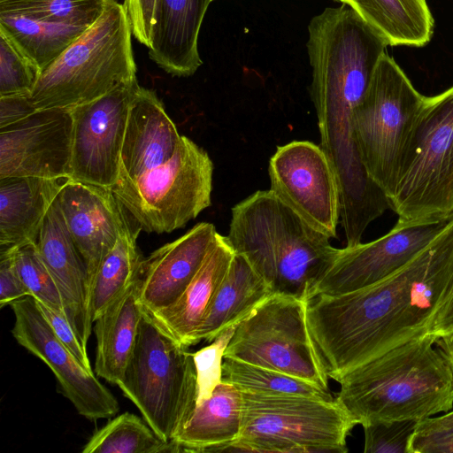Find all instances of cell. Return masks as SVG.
I'll return each instance as SVG.
<instances>
[{
    "label": "cell",
    "mask_w": 453,
    "mask_h": 453,
    "mask_svg": "<svg viewBox=\"0 0 453 453\" xmlns=\"http://www.w3.org/2000/svg\"><path fill=\"white\" fill-rule=\"evenodd\" d=\"M409 453H453V433L420 435L414 433Z\"/></svg>",
    "instance_id": "obj_40"
},
{
    "label": "cell",
    "mask_w": 453,
    "mask_h": 453,
    "mask_svg": "<svg viewBox=\"0 0 453 453\" xmlns=\"http://www.w3.org/2000/svg\"><path fill=\"white\" fill-rule=\"evenodd\" d=\"M222 381L242 391L267 395H303L327 401L335 397L310 381L289 374L231 358H224Z\"/></svg>",
    "instance_id": "obj_30"
},
{
    "label": "cell",
    "mask_w": 453,
    "mask_h": 453,
    "mask_svg": "<svg viewBox=\"0 0 453 453\" xmlns=\"http://www.w3.org/2000/svg\"><path fill=\"white\" fill-rule=\"evenodd\" d=\"M453 333V289L433 316L428 334L435 337Z\"/></svg>",
    "instance_id": "obj_41"
},
{
    "label": "cell",
    "mask_w": 453,
    "mask_h": 453,
    "mask_svg": "<svg viewBox=\"0 0 453 453\" xmlns=\"http://www.w3.org/2000/svg\"><path fill=\"white\" fill-rule=\"evenodd\" d=\"M218 232L201 222L143 258L140 273V301L148 312L173 304L200 269Z\"/></svg>",
    "instance_id": "obj_17"
},
{
    "label": "cell",
    "mask_w": 453,
    "mask_h": 453,
    "mask_svg": "<svg viewBox=\"0 0 453 453\" xmlns=\"http://www.w3.org/2000/svg\"><path fill=\"white\" fill-rule=\"evenodd\" d=\"M36 303L58 338L84 367L93 371L87 354V348L82 345L66 315L43 303L36 301Z\"/></svg>",
    "instance_id": "obj_36"
},
{
    "label": "cell",
    "mask_w": 453,
    "mask_h": 453,
    "mask_svg": "<svg viewBox=\"0 0 453 453\" xmlns=\"http://www.w3.org/2000/svg\"><path fill=\"white\" fill-rule=\"evenodd\" d=\"M137 80L71 109L73 142L67 180L112 188L119 178L120 155L129 106Z\"/></svg>",
    "instance_id": "obj_13"
},
{
    "label": "cell",
    "mask_w": 453,
    "mask_h": 453,
    "mask_svg": "<svg viewBox=\"0 0 453 453\" xmlns=\"http://www.w3.org/2000/svg\"><path fill=\"white\" fill-rule=\"evenodd\" d=\"M106 3L107 0H3L0 12L54 24L89 27L101 16Z\"/></svg>",
    "instance_id": "obj_31"
},
{
    "label": "cell",
    "mask_w": 453,
    "mask_h": 453,
    "mask_svg": "<svg viewBox=\"0 0 453 453\" xmlns=\"http://www.w3.org/2000/svg\"><path fill=\"white\" fill-rule=\"evenodd\" d=\"M235 327L219 335L210 345L193 353L197 380L196 405L210 398L222 382L224 353Z\"/></svg>",
    "instance_id": "obj_34"
},
{
    "label": "cell",
    "mask_w": 453,
    "mask_h": 453,
    "mask_svg": "<svg viewBox=\"0 0 453 453\" xmlns=\"http://www.w3.org/2000/svg\"><path fill=\"white\" fill-rule=\"evenodd\" d=\"M159 0H124L134 38L142 45L151 47Z\"/></svg>",
    "instance_id": "obj_37"
},
{
    "label": "cell",
    "mask_w": 453,
    "mask_h": 453,
    "mask_svg": "<svg viewBox=\"0 0 453 453\" xmlns=\"http://www.w3.org/2000/svg\"><path fill=\"white\" fill-rule=\"evenodd\" d=\"M132 28L123 4L107 0L101 16L40 74L36 110L72 109L136 79Z\"/></svg>",
    "instance_id": "obj_4"
},
{
    "label": "cell",
    "mask_w": 453,
    "mask_h": 453,
    "mask_svg": "<svg viewBox=\"0 0 453 453\" xmlns=\"http://www.w3.org/2000/svg\"><path fill=\"white\" fill-rule=\"evenodd\" d=\"M426 99L385 52L355 110L354 139L360 160L388 200L413 150Z\"/></svg>",
    "instance_id": "obj_5"
},
{
    "label": "cell",
    "mask_w": 453,
    "mask_h": 453,
    "mask_svg": "<svg viewBox=\"0 0 453 453\" xmlns=\"http://www.w3.org/2000/svg\"><path fill=\"white\" fill-rule=\"evenodd\" d=\"M0 1H3V0H0Z\"/></svg>",
    "instance_id": "obj_45"
},
{
    "label": "cell",
    "mask_w": 453,
    "mask_h": 453,
    "mask_svg": "<svg viewBox=\"0 0 453 453\" xmlns=\"http://www.w3.org/2000/svg\"><path fill=\"white\" fill-rule=\"evenodd\" d=\"M7 251L12 252L14 267L30 296L36 301L65 313L59 289L42 261L35 242H29Z\"/></svg>",
    "instance_id": "obj_32"
},
{
    "label": "cell",
    "mask_w": 453,
    "mask_h": 453,
    "mask_svg": "<svg viewBox=\"0 0 453 453\" xmlns=\"http://www.w3.org/2000/svg\"><path fill=\"white\" fill-rule=\"evenodd\" d=\"M273 294L265 280L242 255L234 254L222 282L211 298L194 343L211 342L235 327Z\"/></svg>",
    "instance_id": "obj_24"
},
{
    "label": "cell",
    "mask_w": 453,
    "mask_h": 453,
    "mask_svg": "<svg viewBox=\"0 0 453 453\" xmlns=\"http://www.w3.org/2000/svg\"><path fill=\"white\" fill-rule=\"evenodd\" d=\"M10 306L14 314L12 336L48 365L78 413L91 421L114 416L119 410L115 396L58 338L35 299L28 296Z\"/></svg>",
    "instance_id": "obj_14"
},
{
    "label": "cell",
    "mask_w": 453,
    "mask_h": 453,
    "mask_svg": "<svg viewBox=\"0 0 453 453\" xmlns=\"http://www.w3.org/2000/svg\"><path fill=\"white\" fill-rule=\"evenodd\" d=\"M28 296L30 293L14 267L12 252H0V307Z\"/></svg>",
    "instance_id": "obj_38"
},
{
    "label": "cell",
    "mask_w": 453,
    "mask_h": 453,
    "mask_svg": "<svg viewBox=\"0 0 453 453\" xmlns=\"http://www.w3.org/2000/svg\"><path fill=\"white\" fill-rule=\"evenodd\" d=\"M88 27L54 24L0 12V31L7 35L41 73Z\"/></svg>",
    "instance_id": "obj_28"
},
{
    "label": "cell",
    "mask_w": 453,
    "mask_h": 453,
    "mask_svg": "<svg viewBox=\"0 0 453 453\" xmlns=\"http://www.w3.org/2000/svg\"><path fill=\"white\" fill-rule=\"evenodd\" d=\"M57 198L68 231L86 265L89 298L101 261L119 236L135 223L111 188L65 180Z\"/></svg>",
    "instance_id": "obj_16"
},
{
    "label": "cell",
    "mask_w": 453,
    "mask_h": 453,
    "mask_svg": "<svg viewBox=\"0 0 453 453\" xmlns=\"http://www.w3.org/2000/svg\"><path fill=\"white\" fill-rule=\"evenodd\" d=\"M390 46L426 45L434 18L426 0H344Z\"/></svg>",
    "instance_id": "obj_26"
},
{
    "label": "cell",
    "mask_w": 453,
    "mask_h": 453,
    "mask_svg": "<svg viewBox=\"0 0 453 453\" xmlns=\"http://www.w3.org/2000/svg\"><path fill=\"white\" fill-rule=\"evenodd\" d=\"M388 203L403 220L453 218V86L426 96L413 150Z\"/></svg>",
    "instance_id": "obj_9"
},
{
    "label": "cell",
    "mask_w": 453,
    "mask_h": 453,
    "mask_svg": "<svg viewBox=\"0 0 453 453\" xmlns=\"http://www.w3.org/2000/svg\"><path fill=\"white\" fill-rule=\"evenodd\" d=\"M452 219L424 221L398 219L381 237L339 249L334 260L315 285L311 299L321 295L351 292L389 277L428 246Z\"/></svg>",
    "instance_id": "obj_12"
},
{
    "label": "cell",
    "mask_w": 453,
    "mask_h": 453,
    "mask_svg": "<svg viewBox=\"0 0 453 453\" xmlns=\"http://www.w3.org/2000/svg\"><path fill=\"white\" fill-rule=\"evenodd\" d=\"M242 391L222 381L210 398L197 404L182 430L173 440L180 452H222L241 432Z\"/></svg>",
    "instance_id": "obj_25"
},
{
    "label": "cell",
    "mask_w": 453,
    "mask_h": 453,
    "mask_svg": "<svg viewBox=\"0 0 453 453\" xmlns=\"http://www.w3.org/2000/svg\"><path fill=\"white\" fill-rule=\"evenodd\" d=\"M73 142L71 109L37 110L0 128V179L67 180Z\"/></svg>",
    "instance_id": "obj_15"
},
{
    "label": "cell",
    "mask_w": 453,
    "mask_h": 453,
    "mask_svg": "<svg viewBox=\"0 0 453 453\" xmlns=\"http://www.w3.org/2000/svg\"><path fill=\"white\" fill-rule=\"evenodd\" d=\"M435 346L444 357L453 375V333L435 337Z\"/></svg>",
    "instance_id": "obj_43"
},
{
    "label": "cell",
    "mask_w": 453,
    "mask_h": 453,
    "mask_svg": "<svg viewBox=\"0 0 453 453\" xmlns=\"http://www.w3.org/2000/svg\"><path fill=\"white\" fill-rule=\"evenodd\" d=\"M35 245L59 289L65 313L87 348L93 324L88 309L87 268L68 231L58 198L45 215Z\"/></svg>",
    "instance_id": "obj_18"
},
{
    "label": "cell",
    "mask_w": 453,
    "mask_h": 453,
    "mask_svg": "<svg viewBox=\"0 0 453 453\" xmlns=\"http://www.w3.org/2000/svg\"><path fill=\"white\" fill-rule=\"evenodd\" d=\"M63 182L37 177L0 179V252L35 242Z\"/></svg>",
    "instance_id": "obj_22"
},
{
    "label": "cell",
    "mask_w": 453,
    "mask_h": 453,
    "mask_svg": "<svg viewBox=\"0 0 453 453\" xmlns=\"http://www.w3.org/2000/svg\"><path fill=\"white\" fill-rule=\"evenodd\" d=\"M271 190L318 231L334 238L340 192L332 165L319 145L293 141L278 146L268 165Z\"/></svg>",
    "instance_id": "obj_11"
},
{
    "label": "cell",
    "mask_w": 453,
    "mask_h": 453,
    "mask_svg": "<svg viewBox=\"0 0 453 453\" xmlns=\"http://www.w3.org/2000/svg\"><path fill=\"white\" fill-rule=\"evenodd\" d=\"M226 237L273 293L309 302L339 250L271 189L256 191L232 208Z\"/></svg>",
    "instance_id": "obj_3"
},
{
    "label": "cell",
    "mask_w": 453,
    "mask_h": 453,
    "mask_svg": "<svg viewBox=\"0 0 453 453\" xmlns=\"http://www.w3.org/2000/svg\"><path fill=\"white\" fill-rule=\"evenodd\" d=\"M453 289V219L414 258L371 286L318 296L307 305L309 332L329 379L428 334Z\"/></svg>",
    "instance_id": "obj_1"
},
{
    "label": "cell",
    "mask_w": 453,
    "mask_h": 453,
    "mask_svg": "<svg viewBox=\"0 0 453 453\" xmlns=\"http://www.w3.org/2000/svg\"><path fill=\"white\" fill-rule=\"evenodd\" d=\"M338 383L336 401L362 426L421 420L453 407V375L428 334L360 365Z\"/></svg>",
    "instance_id": "obj_2"
},
{
    "label": "cell",
    "mask_w": 453,
    "mask_h": 453,
    "mask_svg": "<svg viewBox=\"0 0 453 453\" xmlns=\"http://www.w3.org/2000/svg\"><path fill=\"white\" fill-rule=\"evenodd\" d=\"M40 72L12 39L0 31V96L30 94Z\"/></svg>",
    "instance_id": "obj_33"
},
{
    "label": "cell",
    "mask_w": 453,
    "mask_h": 453,
    "mask_svg": "<svg viewBox=\"0 0 453 453\" xmlns=\"http://www.w3.org/2000/svg\"><path fill=\"white\" fill-rule=\"evenodd\" d=\"M142 418L130 412H124L115 417L95 432L83 446L81 452H180L179 445L175 441H165L159 438Z\"/></svg>",
    "instance_id": "obj_29"
},
{
    "label": "cell",
    "mask_w": 453,
    "mask_h": 453,
    "mask_svg": "<svg viewBox=\"0 0 453 453\" xmlns=\"http://www.w3.org/2000/svg\"><path fill=\"white\" fill-rule=\"evenodd\" d=\"M211 0H159L149 57L165 73L193 75L202 65L201 26Z\"/></svg>",
    "instance_id": "obj_20"
},
{
    "label": "cell",
    "mask_w": 453,
    "mask_h": 453,
    "mask_svg": "<svg viewBox=\"0 0 453 453\" xmlns=\"http://www.w3.org/2000/svg\"><path fill=\"white\" fill-rule=\"evenodd\" d=\"M140 231L136 224L129 226L101 261L88 298L92 323L139 277L143 261L136 244Z\"/></svg>",
    "instance_id": "obj_27"
},
{
    "label": "cell",
    "mask_w": 453,
    "mask_h": 453,
    "mask_svg": "<svg viewBox=\"0 0 453 453\" xmlns=\"http://www.w3.org/2000/svg\"><path fill=\"white\" fill-rule=\"evenodd\" d=\"M453 433V411H447L440 417H430L418 420L416 434L430 435Z\"/></svg>",
    "instance_id": "obj_42"
},
{
    "label": "cell",
    "mask_w": 453,
    "mask_h": 453,
    "mask_svg": "<svg viewBox=\"0 0 453 453\" xmlns=\"http://www.w3.org/2000/svg\"><path fill=\"white\" fill-rule=\"evenodd\" d=\"M234 254L227 237L218 234L200 269L180 296L170 306L149 312L160 327L182 345H195L196 333Z\"/></svg>",
    "instance_id": "obj_21"
},
{
    "label": "cell",
    "mask_w": 453,
    "mask_h": 453,
    "mask_svg": "<svg viewBox=\"0 0 453 453\" xmlns=\"http://www.w3.org/2000/svg\"><path fill=\"white\" fill-rule=\"evenodd\" d=\"M144 308L139 277L94 322L96 350L94 372L119 385L137 340Z\"/></svg>",
    "instance_id": "obj_23"
},
{
    "label": "cell",
    "mask_w": 453,
    "mask_h": 453,
    "mask_svg": "<svg viewBox=\"0 0 453 453\" xmlns=\"http://www.w3.org/2000/svg\"><path fill=\"white\" fill-rule=\"evenodd\" d=\"M212 174L208 153L181 135L168 161L111 190L141 231L171 233L211 205Z\"/></svg>",
    "instance_id": "obj_8"
},
{
    "label": "cell",
    "mask_w": 453,
    "mask_h": 453,
    "mask_svg": "<svg viewBox=\"0 0 453 453\" xmlns=\"http://www.w3.org/2000/svg\"><path fill=\"white\" fill-rule=\"evenodd\" d=\"M418 420L378 422L364 426L365 453H409Z\"/></svg>",
    "instance_id": "obj_35"
},
{
    "label": "cell",
    "mask_w": 453,
    "mask_h": 453,
    "mask_svg": "<svg viewBox=\"0 0 453 453\" xmlns=\"http://www.w3.org/2000/svg\"><path fill=\"white\" fill-rule=\"evenodd\" d=\"M308 303L273 293L235 326L224 358L276 370L330 390L309 332Z\"/></svg>",
    "instance_id": "obj_10"
},
{
    "label": "cell",
    "mask_w": 453,
    "mask_h": 453,
    "mask_svg": "<svg viewBox=\"0 0 453 453\" xmlns=\"http://www.w3.org/2000/svg\"><path fill=\"white\" fill-rule=\"evenodd\" d=\"M144 310L134 349L118 385L165 441L182 430L197 401L193 353Z\"/></svg>",
    "instance_id": "obj_6"
},
{
    "label": "cell",
    "mask_w": 453,
    "mask_h": 453,
    "mask_svg": "<svg viewBox=\"0 0 453 453\" xmlns=\"http://www.w3.org/2000/svg\"><path fill=\"white\" fill-rule=\"evenodd\" d=\"M211 1H214V0H211ZM333 1H334V2H339V3H341V4H343V3H344V0H333Z\"/></svg>",
    "instance_id": "obj_44"
},
{
    "label": "cell",
    "mask_w": 453,
    "mask_h": 453,
    "mask_svg": "<svg viewBox=\"0 0 453 453\" xmlns=\"http://www.w3.org/2000/svg\"><path fill=\"white\" fill-rule=\"evenodd\" d=\"M242 395L240 434L222 452H348L347 438L357 424L335 398Z\"/></svg>",
    "instance_id": "obj_7"
},
{
    "label": "cell",
    "mask_w": 453,
    "mask_h": 453,
    "mask_svg": "<svg viewBox=\"0 0 453 453\" xmlns=\"http://www.w3.org/2000/svg\"><path fill=\"white\" fill-rule=\"evenodd\" d=\"M35 111L30 94L0 96V128L18 122Z\"/></svg>",
    "instance_id": "obj_39"
},
{
    "label": "cell",
    "mask_w": 453,
    "mask_h": 453,
    "mask_svg": "<svg viewBox=\"0 0 453 453\" xmlns=\"http://www.w3.org/2000/svg\"><path fill=\"white\" fill-rule=\"evenodd\" d=\"M180 137L155 91L139 85L129 106L119 181L137 178L168 161Z\"/></svg>",
    "instance_id": "obj_19"
}]
</instances>
